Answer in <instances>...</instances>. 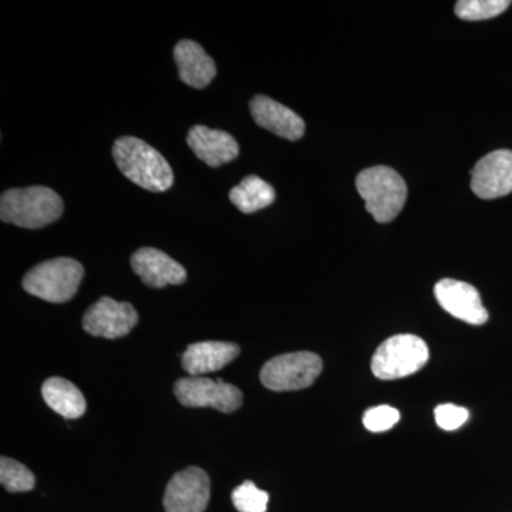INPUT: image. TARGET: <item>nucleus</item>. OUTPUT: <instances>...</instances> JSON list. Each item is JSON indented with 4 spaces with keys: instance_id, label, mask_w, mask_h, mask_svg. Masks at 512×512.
<instances>
[{
    "instance_id": "obj_1",
    "label": "nucleus",
    "mask_w": 512,
    "mask_h": 512,
    "mask_svg": "<svg viewBox=\"0 0 512 512\" xmlns=\"http://www.w3.org/2000/svg\"><path fill=\"white\" fill-rule=\"evenodd\" d=\"M113 158L124 177L147 191L164 192L174 184L173 168L146 141L121 137L113 146Z\"/></svg>"
},
{
    "instance_id": "obj_2",
    "label": "nucleus",
    "mask_w": 512,
    "mask_h": 512,
    "mask_svg": "<svg viewBox=\"0 0 512 512\" xmlns=\"http://www.w3.org/2000/svg\"><path fill=\"white\" fill-rule=\"evenodd\" d=\"M62 197L52 188H12L0 197V220L20 228L37 229L46 227L62 217Z\"/></svg>"
},
{
    "instance_id": "obj_3",
    "label": "nucleus",
    "mask_w": 512,
    "mask_h": 512,
    "mask_svg": "<svg viewBox=\"0 0 512 512\" xmlns=\"http://www.w3.org/2000/svg\"><path fill=\"white\" fill-rule=\"evenodd\" d=\"M356 188L365 200L366 211L379 224L393 221L407 200V185L402 175L386 165L366 168L356 177Z\"/></svg>"
},
{
    "instance_id": "obj_4",
    "label": "nucleus",
    "mask_w": 512,
    "mask_h": 512,
    "mask_svg": "<svg viewBox=\"0 0 512 512\" xmlns=\"http://www.w3.org/2000/svg\"><path fill=\"white\" fill-rule=\"evenodd\" d=\"M83 265L72 258H56L30 269L23 278V289L46 302H69L82 284Z\"/></svg>"
},
{
    "instance_id": "obj_5",
    "label": "nucleus",
    "mask_w": 512,
    "mask_h": 512,
    "mask_svg": "<svg viewBox=\"0 0 512 512\" xmlns=\"http://www.w3.org/2000/svg\"><path fill=\"white\" fill-rule=\"evenodd\" d=\"M429 357V346L419 336L396 335L377 348L370 366L377 379L397 380L419 372Z\"/></svg>"
},
{
    "instance_id": "obj_6",
    "label": "nucleus",
    "mask_w": 512,
    "mask_h": 512,
    "mask_svg": "<svg viewBox=\"0 0 512 512\" xmlns=\"http://www.w3.org/2000/svg\"><path fill=\"white\" fill-rule=\"evenodd\" d=\"M322 369V359L316 353H286L268 360L259 377L272 392H293L312 386Z\"/></svg>"
},
{
    "instance_id": "obj_7",
    "label": "nucleus",
    "mask_w": 512,
    "mask_h": 512,
    "mask_svg": "<svg viewBox=\"0 0 512 512\" xmlns=\"http://www.w3.org/2000/svg\"><path fill=\"white\" fill-rule=\"evenodd\" d=\"M175 397L185 407H212L222 413H234L242 406V392L222 379L191 376L175 382Z\"/></svg>"
},
{
    "instance_id": "obj_8",
    "label": "nucleus",
    "mask_w": 512,
    "mask_h": 512,
    "mask_svg": "<svg viewBox=\"0 0 512 512\" xmlns=\"http://www.w3.org/2000/svg\"><path fill=\"white\" fill-rule=\"evenodd\" d=\"M211 498V481L200 467L175 474L164 495L165 512H204Z\"/></svg>"
},
{
    "instance_id": "obj_9",
    "label": "nucleus",
    "mask_w": 512,
    "mask_h": 512,
    "mask_svg": "<svg viewBox=\"0 0 512 512\" xmlns=\"http://www.w3.org/2000/svg\"><path fill=\"white\" fill-rule=\"evenodd\" d=\"M137 323L138 313L131 303L117 302L109 296L99 299L83 316V329L96 338H123Z\"/></svg>"
},
{
    "instance_id": "obj_10",
    "label": "nucleus",
    "mask_w": 512,
    "mask_h": 512,
    "mask_svg": "<svg viewBox=\"0 0 512 512\" xmlns=\"http://www.w3.org/2000/svg\"><path fill=\"white\" fill-rule=\"evenodd\" d=\"M471 190L483 200L512 192V151L497 150L481 158L471 171Z\"/></svg>"
},
{
    "instance_id": "obj_11",
    "label": "nucleus",
    "mask_w": 512,
    "mask_h": 512,
    "mask_svg": "<svg viewBox=\"0 0 512 512\" xmlns=\"http://www.w3.org/2000/svg\"><path fill=\"white\" fill-rule=\"evenodd\" d=\"M434 295L444 311L468 325H484L488 320L480 293L467 282L441 279L434 286Z\"/></svg>"
},
{
    "instance_id": "obj_12",
    "label": "nucleus",
    "mask_w": 512,
    "mask_h": 512,
    "mask_svg": "<svg viewBox=\"0 0 512 512\" xmlns=\"http://www.w3.org/2000/svg\"><path fill=\"white\" fill-rule=\"evenodd\" d=\"M131 268L150 288L181 285L187 281V271L171 256L156 248H141L130 259Z\"/></svg>"
},
{
    "instance_id": "obj_13",
    "label": "nucleus",
    "mask_w": 512,
    "mask_h": 512,
    "mask_svg": "<svg viewBox=\"0 0 512 512\" xmlns=\"http://www.w3.org/2000/svg\"><path fill=\"white\" fill-rule=\"evenodd\" d=\"M249 110L255 123L275 136L296 141L305 134V121L302 117L269 97L255 96L249 103Z\"/></svg>"
},
{
    "instance_id": "obj_14",
    "label": "nucleus",
    "mask_w": 512,
    "mask_h": 512,
    "mask_svg": "<svg viewBox=\"0 0 512 512\" xmlns=\"http://www.w3.org/2000/svg\"><path fill=\"white\" fill-rule=\"evenodd\" d=\"M187 143L198 160L214 168L234 161L239 154L237 140L231 134L205 126L192 127Z\"/></svg>"
},
{
    "instance_id": "obj_15",
    "label": "nucleus",
    "mask_w": 512,
    "mask_h": 512,
    "mask_svg": "<svg viewBox=\"0 0 512 512\" xmlns=\"http://www.w3.org/2000/svg\"><path fill=\"white\" fill-rule=\"evenodd\" d=\"M181 82L192 89H204L217 76L214 60L194 40H181L174 49Z\"/></svg>"
},
{
    "instance_id": "obj_16",
    "label": "nucleus",
    "mask_w": 512,
    "mask_h": 512,
    "mask_svg": "<svg viewBox=\"0 0 512 512\" xmlns=\"http://www.w3.org/2000/svg\"><path fill=\"white\" fill-rule=\"evenodd\" d=\"M238 345L229 342H200L188 346L183 355V367L191 376L218 372L237 359Z\"/></svg>"
},
{
    "instance_id": "obj_17",
    "label": "nucleus",
    "mask_w": 512,
    "mask_h": 512,
    "mask_svg": "<svg viewBox=\"0 0 512 512\" xmlns=\"http://www.w3.org/2000/svg\"><path fill=\"white\" fill-rule=\"evenodd\" d=\"M43 399L47 406L64 417V419H80L87 410L86 399L79 387L62 377H52L43 383Z\"/></svg>"
},
{
    "instance_id": "obj_18",
    "label": "nucleus",
    "mask_w": 512,
    "mask_h": 512,
    "mask_svg": "<svg viewBox=\"0 0 512 512\" xmlns=\"http://www.w3.org/2000/svg\"><path fill=\"white\" fill-rule=\"evenodd\" d=\"M276 198L274 187L259 178L248 175L229 191V200L244 214H254L274 204Z\"/></svg>"
},
{
    "instance_id": "obj_19",
    "label": "nucleus",
    "mask_w": 512,
    "mask_h": 512,
    "mask_svg": "<svg viewBox=\"0 0 512 512\" xmlns=\"http://www.w3.org/2000/svg\"><path fill=\"white\" fill-rule=\"evenodd\" d=\"M0 483L9 493H26L35 488L36 480L32 471L12 458L0 460Z\"/></svg>"
},
{
    "instance_id": "obj_20",
    "label": "nucleus",
    "mask_w": 512,
    "mask_h": 512,
    "mask_svg": "<svg viewBox=\"0 0 512 512\" xmlns=\"http://www.w3.org/2000/svg\"><path fill=\"white\" fill-rule=\"evenodd\" d=\"M510 6L511 2L508 0H460L456 3L454 12L461 20L478 22V20L497 18Z\"/></svg>"
},
{
    "instance_id": "obj_21",
    "label": "nucleus",
    "mask_w": 512,
    "mask_h": 512,
    "mask_svg": "<svg viewBox=\"0 0 512 512\" xmlns=\"http://www.w3.org/2000/svg\"><path fill=\"white\" fill-rule=\"evenodd\" d=\"M232 503L239 512H266L269 494L259 490L252 481H245L232 493Z\"/></svg>"
},
{
    "instance_id": "obj_22",
    "label": "nucleus",
    "mask_w": 512,
    "mask_h": 512,
    "mask_svg": "<svg viewBox=\"0 0 512 512\" xmlns=\"http://www.w3.org/2000/svg\"><path fill=\"white\" fill-rule=\"evenodd\" d=\"M400 420L399 410L392 406H377L363 414V424L372 433H382L396 426Z\"/></svg>"
},
{
    "instance_id": "obj_23",
    "label": "nucleus",
    "mask_w": 512,
    "mask_h": 512,
    "mask_svg": "<svg viewBox=\"0 0 512 512\" xmlns=\"http://www.w3.org/2000/svg\"><path fill=\"white\" fill-rule=\"evenodd\" d=\"M434 416H436V423L440 429L453 431L464 426L470 414H468V410L464 409V407L448 403L437 406L434 409Z\"/></svg>"
}]
</instances>
